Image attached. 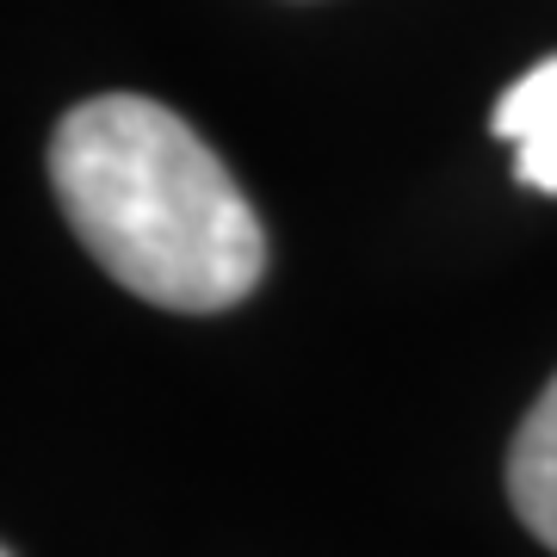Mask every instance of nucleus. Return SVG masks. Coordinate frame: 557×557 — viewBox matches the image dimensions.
<instances>
[{
  "label": "nucleus",
  "mask_w": 557,
  "mask_h": 557,
  "mask_svg": "<svg viewBox=\"0 0 557 557\" xmlns=\"http://www.w3.org/2000/svg\"><path fill=\"white\" fill-rule=\"evenodd\" d=\"M50 180L87 255L161 310H230L267 273V230L236 174L143 94L75 106L50 137Z\"/></svg>",
  "instance_id": "1"
},
{
  "label": "nucleus",
  "mask_w": 557,
  "mask_h": 557,
  "mask_svg": "<svg viewBox=\"0 0 557 557\" xmlns=\"http://www.w3.org/2000/svg\"><path fill=\"white\" fill-rule=\"evenodd\" d=\"M7 557H13V552H7Z\"/></svg>",
  "instance_id": "4"
},
{
  "label": "nucleus",
  "mask_w": 557,
  "mask_h": 557,
  "mask_svg": "<svg viewBox=\"0 0 557 557\" xmlns=\"http://www.w3.org/2000/svg\"><path fill=\"white\" fill-rule=\"evenodd\" d=\"M508 502H515L520 527L557 552V379L539 391L508 446Z\"/></svg>",
  "instance_id": "2"
},
{
  "label": "nucleus",
  "mask_w": 557,
  "mask_h": 557,
  "mask_svg": "<svg viewBox=\"0 0 557 557\" xmlns=\"http://www.w3.org/2000/svg\"><path fill=\"white\" fill-rule=\"evenodd\" d=\"M496 137L515 143V180L557 199V57L527 69L496 106Z\"/></svg>",
  "instance_id": "3"
}]
</instances>
